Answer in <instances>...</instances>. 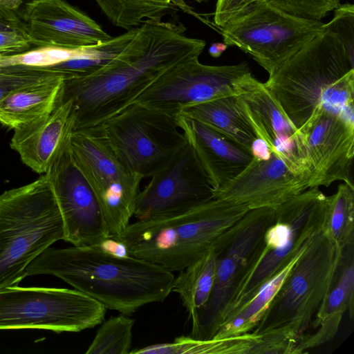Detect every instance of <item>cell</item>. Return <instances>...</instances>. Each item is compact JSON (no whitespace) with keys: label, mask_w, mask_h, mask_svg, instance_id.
<instances>
[{"label":"cell","mask_w":354,"mask_h":354,"mask_svg":"<svg viewBox=\"0 0 354 354\" xmlns=\"http://www.w3.org/2000/svg\"><path fill=\"white\" fill-rule=\"evenodd\" d=\"M185 31L174 21H149L107 64L86 76L64 78L60 100L73 102L75 129L102 125L171 68L199 57L205 41L187 37Z\"/></svg>","instance_id":"1"},{"label":"cell","mask_w":354,"mask_h":354,"mask_svg":"<svg viewBox=\"0 0 354 354\" xmlns=\"http://www.w3.org/2000/svg\"><path fill=\"white\" fill-rule=\"evenodd\" d=\"M195 1L198 2V3H201V2L205 1L206 0H195Z\"/></svg>","instance_id":"39"},{"label":"cell","mask_w":354,"mask_h":354,"mask_svg":"<svg viewBox=\"0 0 354 354\" xmlns=\"http://www.w3.org/2000/svg\"><path fill=\"white\" fill-rule=\"evenodd\" d=\"M334 10L333 19L323 24V32L333 34L340 40L348 59L354 64V6L339 5Z\"/></svg>","instance_id":"32"},{"label":"cell","mask_w":354,"mask_h":354,"mask_svg":"<svg viewBox=\"0 0 354 354\" xmlns=\"http://www.w3.org/2000/svg\"><path fill=\"white\" fill-rule=\"evenodd\" d=\"M50 274L102 304L130 315L139 308L164 301L171 292L172 272L129 255H116L98 245L47 248L26 269V277Z\"/></svg>","instance_id":"2"},{"label":"cell","mask_w":354,"mask_h":354,"mask_svg":"<svg viewBox=\"0 0 354 354\" xmlns=\"http://www.w3.org/2000/svg\"><path fill=\"white\" fill-rule=\"evenodd\" d=\"M326 203V196L313 187L274 208V221L250 255L221 319L248 301L321 231Z\"/></svg>","instance_id":"5"},{"label":"cell","mask_w":354,"mask_h":354,"mask_svg":"<svg viewBox=\"0 0 354 354\" xmlns=\"http://www.w3.org/2000/svg\"><path fill=\"white\" fill-rule=\"evenodd\" d=\"M100 127L119 157L143 179L162 170L187 142L175 118L137 102Z\"/></svg>","instance_id":"11"},{"label":"cell","mask_w":354,"mask_h":354,"mask_svg":"<svg viewBox=\"0 0 354 354\" xmlns=\"http://www.w3.org/2000/svg\"><path fill=\"white\" fill-rule=\"evenodd\" d=\"M320 21L298 18L257 1L223 27L227 46H236L271 75L314 37L323 32Z\"/></svg>","instance_id":"10"},{"label":"cell","mask_w":354,"mask_h":354,"mask_svg":"<svg viewBox=\"0 0 354 354\" xmlns=\"http://www.w3.org/2000/svg\"><path fill=\"white\" fill-rule=\"evenodd\" d=\"M20 17L32 46L74 48L112 37L91 17L64 0H30Z\"/></svg>","instance_id":"19"},{"label":"cell","mask_w":354,"mask_h":354,"mask_svg":"<svg viewBox=\"0 0 354 354\" xmlns=\"http://www.w3.org/2000/svg\"><path fill=\"white\" fill-rule=\"evenodd\" d=\"M330 288L318 308L311 326L299 342V353L331 341L337 335L344 314H354V243L343 248Z\"/></svg>","instance_id":"22"},{"label":"cell","mask_w":354,"mask_h":354,"mask_svg":"<svg viewBox=\"0 0 354 354\" xmlns=\"http://www.w3.org/2000/svg\"><path fill=\"white\" fill-rule=\"evenodd\" d=\"M70 142L59 149L45 174L62 214L63 240L74 246L96 245L110 235L97 200L73 158Z\"/></svg>","instance_id":"15"},{"label":"cell","mask_w":354,"mask_h":354,"mask_svg":"<svg viewBox=\"0 0 354 354\" xmlns=\"http://www.w3.org/2000/svg\"><path fill=\"white\" fill-rule=\"evenodd\" d=\"M109 21L127 30L149 21H162L180 9L189 10L181 0H95Z\"/></svg>","instance_id":"26"},{"label":"cell","mask_w":354,"mask_h":354,"mask_svg":"<svg viewBox=\"0 0 354 354\" xmlns=\"http://www.w3.org/2000/svg\"><path fill=\"white\" fill-rule=\"evenodd\" d=\"M102 323L86 353H130L135 320L121 314Z\"/></svg>","instance_id":"30"},{"label":"cell","mask_w":354,"mask_h":354,"mask_svg":"<svg viewBox=\"0 0 354 354\" xmlns=\"http://www.w3.org/2000/svg\"><path fill=\"white\" fill-rule=\"evenodd\" d=\"M64 236L48 176L0 195V289L19 285L26 269Z\"/></svg>","instance_id":"4"},{"label":"cell","mask_w":354,"mask_h":354,"mask_svg":"<svg viewBox=\"0 0 354 354\" xmlns=\"http://www.w3.org/2000/svg\"><path fill=\"white\" fill-rule=\"evenodd\" d=\"M177 124L217 191L249 165L253 154L223 133L198 120L178 115Z\"/></svg>","instance_id":"20"},{"label":"cell","mask_w":354,"mask_h":354,"mask_svg":"<svg viewBox=\"0 0 354 354\" xmlns=\"http://www.w3.org/2000/svg\"><path fill=\"white\" fill-rule=\"evenodd\" d=\"M262 0H217L214 14L216 27H223L252 4Z\"/></svg>","instance_id":"34"},{"label":"cell","mask_w":354,"mask_h":354,"mask_svg":"<svg viewBox=\"0 0 354 354\" xmlns=\"http://www.w3.org/2000/svg\"><path fill=\"white\" fill-rule=\"evenodd\" d=\"M179 115L211 127L252 153L260 140L239 109L236 95L187 106Z\"/></svg>","instance_id":"25"},{"label":"cell","mask_w":354,"mask_h":354,"mask_svg":"<svg viewBox=\"0 0 354 354\" xmlns=\"http://www.w3.org/2000/svg\"><path fill=\"white\" fill-rule=\"evenodd\" d=\"M32 47V45L24 34L0 31V57L21 53Z\"/></svg>","instance_id":"35"},{"label":"cell","mask_w":354,"mask_h":354,"mask_svg":"<svg viewBox=\"0 0 354 354\" xmlns=\"http://www.w3.org/2000/svg\"><path fill=\"white\" fill-rule=\"evenodd\" d=\"M236 103L260 140L297 175L312 178L306 145L299 130L286 115L277 100L251 73L238 84Z\"/></svg>","instance_id":"17"},{"label":"cell","mask_w":354,"mask_h":354,"mask_svg":"<svg viewBox=\"0 0 354 354\" xmlns=\"http://www.w3.org/2000/svg\"><path fill=\"white\" fill-rule=\"evenodd\" d=\"M217 253L213 246L174 278L171 292L179 294L189 317L207 303L214 285Z\"/></svg>","instance_id":"27"},{"label":"cell","mask_w":354,"mask_h":354,"mask_svg":"<svg viewBox=\"0 0 354 354\" xmlns=\"http://www.w3.org/2000/svg\"><path fill=\"white\" fill-rule=\"evenodd\" d=\"M310 242L303 246L265 282L248 301L225 315L212 339L237 336L252 331L261 319L291 268Z\"/></svg>","instance_id":"24"},{"label":"cell","mask_w":354,"mask_h":354,"mask_svg":"<svg viewBox=\"0 0 354 354\" xmlns=\"http://www.w3.org/2000/svg\"><path fill=\"white\" fill-rule=\"evenodd\" d=\"M138 28L103 42L84 46L79 55L46 70L61 73L65 78L90 75L116 57L133 39Z\"/></svg>","instance_id":"28"},{"label":"cell","mask_w":354,"mask_h":354,"mask_svg":"<svg viewBox=\"0 0 354 354\" xmlns=\"http://www.w3.org/2000/svg\"><path fill=\"white\" fill-rule=\"evenodd\" d=\"M214 198L212 183L191 145L174 158L140 192L133 216L138 220L177 215Z\"/></svg>","instance_id":"14"},{"label":"cell","mask_w":354,"mask_h":354,"mask_svg":"<svg viewBox=\"0 0 354 354\" xmlns=\"http://www.w3.org/2000/svg\"><path fill=\"white\" fill-rule=\"evenodd\" d=\"M249 73L246 62L209 66L201 64L198 57L192 58L166 71L133 102L176 118L187 106L236 95L239 82Z\"/></svg>","instance_id":"13"},{"label":"cell","mask_w":354,"mask_h":354,"mask_svg":"<svg viewBox=\"0 0 354 354\" xmlns=\"http://www.w3.org/2000/svg\"><path fill=\"white\" fill-rule=\"evenodd\" d=\"M354 69L340 40L322 32L286 60L264 83L299 129L334 84Z\"/></svg>","instance_id":"7"},{"label":"cell","mask_w":354,"mask_h":354,"mask_svg":"<svg viewBox=\"0 0 354 354\" xmlns=\"http://www.w3.org/2000/svg\"><path fill=\"white\" fill-rule=\"evenodd\" d=\"M54 72L22 66H0V100L13 90L40 80Z\"/></svg>","instance_id":"33"},{"label":"cell","mask_w":354,"mask_h":354,"mask_svg":"<svg viewBox=\"0 0 354 354\" xmlns=\"http://www.w3.org/2000/svg\"><path fill=\"white\" fill-rule=\"evenodd\" d=\"M106 307L78 290L20 287L0 289V330L80 332L101 324Z\"/></svg>","instance_id":"9"},{"label":"cell","mask_w":354,"mask_h":354,"mask_svg":"<svg viewBox=\"0 0 354 354\" xmlns=\"http://www.w3.org/2000/svg\"><path fill=\"white\" fill-rule=\"evenodd\" d=\"M227 48V46L224 43H214L209 47V53L212 57H218Z\"/></svg>","instance_id":"38"},{"label":"cell","mask_w":354,"mask_h":354,"mask_svg":"<svg viewBox=\"0 0 354 354\" xmlns=\"http://www.w3.org/2000/svg\"><path fill=\"white\" fill-rule=\"evenodd\" d=\"M23 2L24 0H0V8L17 11Z\"/></svg>","instance_id":"37"},{"label":"cell","mask_w":354,"mask_h":354,"mask_svg":"<svg viewBox=\"0 0 354 354\" xmlns=\"http://www.w3.org/2000/svg\"><path fill=\"white\" fill-rule=\"evenodd\" d=\"M64 78L55 71L9 93L0 100V122L15 131L48 116L60 98Z\"/></svg>","instance_id":"23"},{"label":"cell","mask_w":354,"mask_h":354,"mask_svg":"<svg viewBox=\"0 0 354 354\" xmlns=\"http://www.w3.org/2000/svg\"><path fill=\"white\" fill-rule=\"evenodd\" d=\"M342 251L319 231L295 262L251 332L280 333L299 344L330 288Z\"/></svg>","instance_id":"6"},{"label":"cell","mask_w":354,"mask_h":354,"mask_svg":"<svg viewBox=\"0 0 354 354\" xmlns=\"http://www.w3.org/2000/svg\"><path fill=\"white\" fill-rule=\"evenodd\" d=\"M272 7L290 15L320 21L337 8L339 0H264Z\"/></svg>","instance_id":"31"},{"label":"cell","mask_w":354,"mask_h":354,"mask_svg":"<svg viewBox=\"0 0 354 354\" xmlns=\"http://www.w3.org/2000/svg\"><path fill=\"white\" fill-rule=\"evenodd\" d=\"M274 218V208L250 209L217 239L214 245L217 253L214 285L206 305L189 317L191 337H214L243 270Z\"/></svg>","instance_id":"12"},{"label":"cell","mask_w":354,"mask_h":354,"mask_svg":"<svg viewBox=\"0 0 354 354\" xmlns=\"http://www.w3.org/2000/svg\"><path fill=\"white\" fill-rule=\"evenodd\" d=\"M321 230L341 248L354 243V187L340 184L326 196Z\"/></svg>","instance_id":"29"},{"label":"cell","mask_w":354,"mask_h":354,"mask_svg":"<svg viewBox=\"0 0 354 354\" xmlns=\"http://www.w3.org/2000/svg\"><path fill=\"white\" fill-rule=\"evenodd\" d=\"M310 165V187H328L337 180L353 186L354 111L319 106L299 129Z\"/></svg>","instance_id":"16"},{"label":"cell","mask_w":354,"mask_h":354,"mask_svg":"<svg viewBox=\"0 0 354 354\" xmlns=\"http://www.w3.org/2000/svg\"><path fill=\"white\" fill-rule=\"evenodd\" d=\"M249 209L214 198L177 215L137 220L112 237L128 255L180 272L206 254Z\"/></svg>","instance_id":"3"},{"label":"cell","mask_w":354,"mask_h":354,"mask_svg":"<svg viewBox=\"0 0 354 354\" xmlns=\"http://www.w3.org/2000/svg\"><path fill=\"white\" fill-rule=\"evenodd\" d=\"M70 147L97 200L110 236L120 234L133 216L143 178L119 157L100 126L73 130Z\"/></svg>","instance_id":"8"},{"label":"cell","mask_w":354,"mask_h":354,"mask_svg":"<svg viewBox=\"0 0 354 354\" xmlns=\"http://www.w3.org/2000/svg\"><path fill=\"white\" fill-rule=\"evenodd\" d=\"M310 187L309 177L292 171L275 153L253 156L249 165L214 198L246 205L249 209L276 208Z\"/></svg>","instance_id":"18"},{"label":"cell","mask_w":354,"mask_h":354,"mask_svg":"<svg viewBox=\"0 0 354 354\" xmlns=\"http://www.w3.org/2000/svg\"><path fill=\"white\" fill-rule=\"evenodd\" d=\"M75 111L71 100L60 98L50 114L32 125L14 131L10 147L21 161L38 174H45L59 149L75 129Z\"/></svg>","instance_id":"21"},{"label":"cell","mask_w":354,"mask_h":354,"mask_svg":"<svg viewBox=\"0 0 354 354\" xmlns=\"http://www.w3.org/2000/svg\"><path fill=\"white\" fill-rule=\"evenodd\" d=\"M0 31L17 32L26 35L25 25L17 12L1 8H0Z\"/></svg>","instance_id":"36"}]
</instances>
